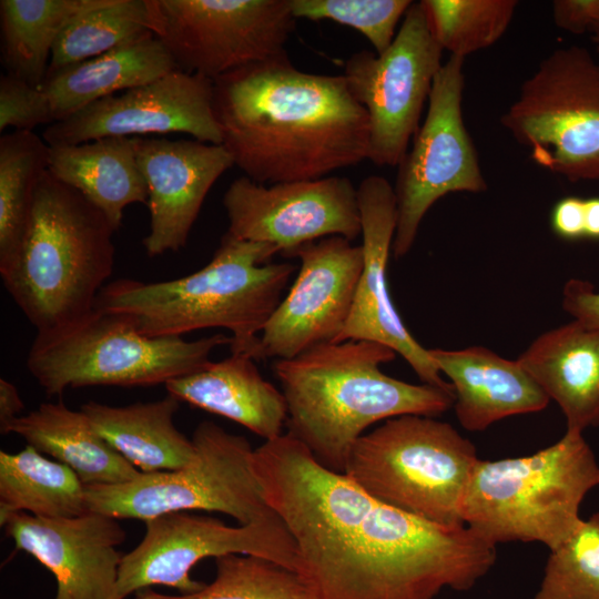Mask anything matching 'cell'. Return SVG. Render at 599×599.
<instances>
[{
  "instance_id": "1",
  "label": "cell",
  "mask_w": 599,
  "mask_h": 599,
  "mask_svg": "<svg viewBox=\"0 0 599 599\" xmlns=\"http://www.w3.org/2000/svg\"><path fill=\"white\" fill-rule=\"evenodd\" d=\"M253 470L314 599H435L445 588L471 589L496 562V546L469 527L378 501L288 433L254 449Z\"/></svg>"
},
{
  "instance_id": "2",
  "label": "cell",
  "mask_w": 599,
  "mask_h": 599,
  "mask_svg": "<svg viewBox=\"0 0 599 599\" xmlns=\"http://www.w3.org/2000/svg\"><path fill=\"white\" fill-rule=\"evenodd\" d=\"M213 110L234 165L260 184L317 180L368 160V116L344 75L301 71L287 53L213 80Z\"/></svg>"
},
{
  "instance_id": "3",
  "label": "cell",
  "mask_w": 599,
  "mask_h": 599,
  "mask_svg": "<svg viewBox=\"0 0 599 599\" xmlns=\"http://www.w3.org/2000/svg\"><path fill=\"white\" fill-rule=\"evenodd\" d=\"M395 356L379 343L345 341L276 359L287 433L322 466L344 474L352 448L369 426L402 415L433 417L454 406V390L384 374L380 365Z\"/></svg>"
},
{
  "instance_id": "4",
  "label": "cell",
  "mask_w": 599,
  "mask_h": 599,
  "mask_svg": "<svg viewBox=\"0 0 599 599\" xmlns=\"http://www.w3.org/2000/svg\"><path fill=\"white\" fill-rule=\"evenodd\" d=\"M274 245L221 237L211 261L186 276L144 283L121 278L100 292L97 308L129 321L150 337H182L204 328H225L231 354L262 359L261 337L295 272L271 263Z\"/></svg>"
},
{
  "instance_id": "5",
  "label": "cell",
  "mask_w": 599,
  "mask_h": 599,
  "mask_svg": "<svg viewBox=\"0 0 599 599\" xmlns=\"http://www.w3.org/2000/svg\"><path fill=\"white\" fill-rule=\"evenodd\" d=\"M115 230L80 192L48 170L34 194L24 238L0 265L2 283L37 333L93 311L113 273Z\"/></svg>"
},
{
  "instance_id": "6",
  "label": "cell",
  "mask_w": 599,
  "mask_h": 599,
  "mask_svg": "<svg viewBox=\"0 0 599 599\" xmlns=\"http://www.w3.org/2000/svg\"><path fill=\"white\" fill-rule=\"evenodd\" d=\"M599 485V464L582 433L524 457L476 463L461 501L465 526L488 542H541L550 550L580 527V505Z\"/></svg>"
},
{
  "instance_id": "7",
  "label": "cell",
  "mask_w": 599,
  "mask_h": 599,
  "mask_svg": "<svg viewBox=\"0 0 599 599\" xmlns=\"http://www.w3.org/2000/svg\"><path fill=\"white\" fill-rule=\"evenodd\" d=\"M473 443L448 423L402 415L365 433L344 474L378 501L430 522L465 526L460 508L478 461Z\"/></svg>"
},
{
  "instance_id": "8",
  "label": "cell",
  "mask_w": 599,
  "mask_h": 599,
  "mask_svg": "<svg viewBox=\"0 0 599 599\" xmlns=\"http://www.w3.org/2000/svg\"><path fill=\"white\" fill-rule=\"evenodd\" d=\"M230 344L231 336L223 334L194 341L145 336L122 316L94 307L64 327L37 333L27 368L50 396L88 386L165 385Z\"/></svg>"
},
{
  "instance_id": "9",
  "label": "cell",
  "mask_w": 599,
  "mask_h": 599,
  "mask_svg": "<svg viewBox=\"0 0 599 599\" xmlns=\"http://www.w3.org/2000/svg\"><path fill=\"white\" fill-rule=\"evenodd\" d=\"M192 440L195 455L184 467L141 473L122 484L85 486L88 511L144 521L173 511H220L240 525L277 516L255 477L254 449L245 437L205 420Z\"/></svg>"
},
{
  "instance_id": "10",
  "label": "cell",
  "mask_w": 599,
  "mask_h": 599,
  "mask_svg": "<svg viewBox=\"0 0 599 599\" xmlns=\"http://www.w3.org/2000/svg\"><path fill=\"white\" fill-rule=\"evenodd\" d=\"M500 122L539 166L571 183L599 181V60L583 47L555 49Z\"/></svg>"
},
{
  "instance_id": "11",
  "label": "cell",
  "mask_w": 599,
  "mask_h": 599,
  "mask_svg": "<svg viewBox=\"0 0 599 599\" xmlns=\"http://www.w3.org/2000/svg\"><path fill=\"white\" fill-rule=\"evenodd\" d=\"M154 35L176 70L211 80L286 53L291 0H149Z\"/></svg>"
},
{
  "instance_id": "12",
  "label": "cell",
  "mask_w": 599,
  "mask_h": 599,
  "mask_svg": "<svg viewBox=\"0 0 599 599\" xmlns=\"http://www.w3.org/2000/svg\"><path fill=\"white\" fill-rule=\"evenodd\" d=\"M443 50L435 41L420 2L407 10L390 45L380 54L353 53L344 78L369 124L368 160L376 166H398L419 129Z\"/></svg>"
},
{
  "instance_id": "13",
  "label": "cell",
  "mask_w": 599,
  "mask_h": 599,
  "mask_svg": "<svg viewBox=\"0 0 599 599\" xmlns=\"http://www.w3.org/2000/svg\"><path fill=\"white\" fill-rule=\"evenodd\" d=\"M464 61L450 55L443 63L433 82L425 120L397 166V223L392 247L396 258L408 254L423 219L440 197L487 190L463 118Z\"/></svg>"
},
{
  "instance_id": "14",
  "label": "cell",
  "mask_w": 599,
  "mask_h": 599,
  "mask_svg": "<svg viewBox=\"0 0 599 599\" xmlns=\"http://www.w3.org/2000/svg\"><path fill=\"white\" fill-rule=\"evenodd\" d=\"M144 522L143 539L120 564L121 599L155 585L184 595L196 592L205 585L190 577L196 562L230 554L261 557L295 570L296 545L278 516L233 527L217 518L173 511Z\"/></svg>"
},
{
  "instance_id": "15",
  "label": "cell",
  "mask_w": 599,
  "mask_h": 599,
  "mask_svg": "<svg viewBox=\"0 0 599 599\" xmlns=\"http://www.w3.org/2000/svg\"><path fill=\"white\" fill-rule=\"evenodd\" d=\"M227 233L267 243L290 257L300 246L328 236L361 235L357 189L343 176L264 185L241 176L223 195Z\"/></svg>"
},
{
  "instance_id": "16",
  "label": "cell",
  "mask_w": 599,
  "mask_h": 599,
  "mask_svg": "<svg viewBox=\"0 0 599 599\" xmlns=\"http://www.w3.org/2000/svg\"><path fill=\"white\" fill-rule=\"evenodd\" d=\"M185 133L222 144L213 110V80L174 70L149 83L91 103L50 124L49 146L77 145L108 136H158Z\"/></svg>"
},
{
  "instance_id": "17",
  "label": "cell",
  "mask_w": 599,
  "mask_h": 599,
  "mask_svg": "<svg viewBox=\"0 0 599 599\" xmlns=\"http://www.w3.org/2000/svg\"><path fill=\"white\" fill-rule=\"evenodd\" d=\"M290 257L301 267L261 333L262 359H290L334 343L349 316L363 270L362 245L343 236L306 243Z\"/></svg>"
},
{
  "instance_id": "18",
  "label": "cell",
  "mask_w": 599,
  "mask_h": 599,
  "mask_svg": "<svg viewBox=\"0 0 599 599\" xmlns=\"http://www.w3.org/2000/svg\"><path fill=\"white\" fill-rule=\"evenodd\" d=\"M362 225L363 270L345 326L334 343L370 341L399 354L424 384L454 390L402 321L389 293L387 265L397 223L394 186L380 175L357 187Z\"/></svg>"
},
{
  "instance_id": "19",
  "label": "cell",
  "mask_w": 599,
  "mask_h": 599,
  "mask_svg": "<svg viewBox=\"0 0 599 599\" xmlns=\"http://www.w3.org/2000/svg\"><path fill=\"white\" fill-rule=\"evenodd\" d=\"M120 519L88 511L73 518L16 512L0 520L17 550L34 557L54 577V599H121L116 549L125 530Z\"/></svg>"
},
{
  "instance_id": "20",
  "label": "cell",
  "mask_w": 599,
  "mask_h": 599,
  "mask_svg": "<svg viewBox=\"0 0 599 599\" xmlns=\"http://www.w3.org/2000/svg\"><path fill=\"white\" fill-rule=\"evenodd\" d=\"M138 166L146 190L150 232L143 238L150 257L184 247L203 202L233 159L222 144L133 136Z\"/></svg>"
},
{
  "instance_id": "21",
  "label": "cell",
  "mask_w": 599,
  "mask_h": 599,
  "mask_svg": "<svg viewBox=\"0 0 599 599\" xmlns=\"http://www.w3.org/2000/svg\"><path fill=\"white\" fill-rule=\"evenodd\" d=\"M428 352L453 385L455 413L467 430L480 432L500 419L539 412L549 404L550 398L517 359L483 346Z\"/></svg>"
},
{
  "instance_id": "22",
  "label": "cell",
  "mask_w": 599,
  "mask_h": 599,
  "mask_svg": "<svg viewBox=\"0 0 599 599\" xmlns=\"http://www.w3.org/2000/svg\"><path fill=\"white\" fill-rule=\"evenodd\" d=\"M561 408L567 430L599 426V332L578 321L539 335L517 358Z\"/></svg>"
},
{
  "instance_id": "23",
  "label": "cell",
  "mask_w": 599,
  "mask_h": 599,
  "mask_svg": "<svg viewBox=\"0 0 599 599\" xmlns=\"http://www.w3.org/2000/svg\"><path fill=\"white\" fill-rule=\"evenodd\" d=\"M180 402L229 418L264 441L283 435L287 405L282 390L265 380L255 361L231 354L219 362H207L193 373L164 385Z\"/></svg>"
},
{
  "instance_id": "24",
  "label": "cell",
  "mask_w": 599,
  "mask_h": 599,
  "mask_svg": "<svg viewBox=\"0 0 599 599\" xmlns=\"http://www.w3.org/2000/svg\"><path fill=\"white\" fill-rule=\"evenodd\" d=\"M9 433L69 466L85 486L122 484L141 474L97 433L82 410L62 402L40 404L12 420L1 434Z\"/></svg>"
},
{
  "instance_id": "25",
  "label": "cell",
  "mask_w": 599,
  "mask_h": 599,
  "mask_svg": "<svg viewBox=\"0 0 599 599\" xmlns=\"http://www.w3.org/2000/svg\"><path fill=\"white\" fill-rule=\"evenodd\" d=\"M176 70L154 35L48 74L39 87L59 122L109 95L140 87ZM54 122V123H55Z\"/></svg>"
},
{
  "instance_id": "26",
  "label": "cell",
  "mask_w": 599,
  "mask_h": 599,
  "mask_svg": "<svg viewBox=\"0 0 599 599\" xmlns=\"http://www.w3.org/2000/svg\"><path fill=\"white\" fill-rule=\"evenodd\" d=\"M47 170L102 211L115 231L122 225L128 205L148 201L132 138L108 136L77 145L49 146Z\"/></svg>"
},
{
  "instance_id": "27",
  "label": "cell",
  "mask_w": 599,
  "mask_h": 599,
  "mask_svg": "<svg viewBox=\"0 0 599 599\" xmlns=\"http://www.w3.org/2000/svg\"><path fill=\"white\" fill-rule=\"evenodd\" d=\"M180 400L164 398L111 406L88 402L80 408L97 433L141 473L175 470L187 465L195 446L174 425Z\"/></svg>"
},
{
  "instance_id": "28",
  "label": "cell",
  "mask_w": 599,
  "mask_h": 599,
  "mask_svg": "<svg viewBox=\"0 0 599 599\" xmlns=\"http://www.w3.org/2000/svg\"><path fill=\"white\" fill-rule=\"evenodd\" d=\"M108 0H1V62L6 74L39 88L61 32Z\"/></svg>"
},
{
  "instance_id": "29",
  "label": "cell",
  "mask_w": 599,
  "mask_h": 599,
  "mask_svg": "<svg viewBox=\"0 0 599 599\" xmlns=\"http://www.w3.org/2000/svg\"><path fill=\"white\" fill-rule=\"evenodd\" d=\"M16 512L73 518L88 512L85 485L67 465L27 445L0 451V520Z\"/></svg>"
},
{
  "instance_id": "30",
  "label": "cell",
  "mask_w": 599,
  "mask_h": 599,
  "mask_svg": "<svg viewBox=\"0 0 599 599\" xmlns=\"http://www.w3.org/2000/svg\"><path fill=\"white\" fill-rule=\"evenodd\" d=\"M48 154L49 145L33 131L13 130L0 138V265L24 238Z\"/></svg>"
},
{
  "instance_id": "31",
  "label": "cell",
  "mask_w": 599,
  "mask_h": 599,
  "mask_svg": "<svg viewBox=\"0 0 599 599\" xmlns=\"http://www.w3.org/2000/svg\"><path fill=\"white\" fill-rule=\"evenodd\" d=\"M152 23L149 0H108L61 32L47 75L150 37L154 34Z\"/></svg>"
},
{
  "instance_id": "32",
  "label": "cell",
  "mask_w": 599,
  "mask_h": 599,
  "mask_svg": "<svg viewBox=\"0 0 599 599\" xmlns=\"http://www.w3.org/2000/svg\"><path fill=\"white\" fill-rule=\"evenodd\" d=\"M429 30L450 55L468 54L495 44L507 31L516 0H422Z\"/></svg>"
},
{
  "instance_id": "33",
  "label": "cell",
  "mask_w": 599,
  "mask_h": 599,
  "mask_svg": "<svg viewBox=\"0 0 599 599\" xmlns=\"http://www.w3.org/2000/svg\"><path fill=\"white\" fill-rule=\"evenodd\" d=\"M215 566L214 580L196 592L141 599H314L295 572L267 559L230 554L215 558Z\"/></svg>"
},
{
  "instance_id": "34",
  "label": "cell",
  "mask_w": 599,
  "mask_h": 599,
  "mask_svg": "<svg viewBox=\"0 0 599 599\" xmlns=\"http://www.w3.org/2000/svg\"><path fill=\"white\" fill-rule=\"evenodd\" d=\"M531 599H599V512L550 550L539 589Z\"/></svg>"
},
{
  "instance_id": "35",
  "label": "cell",
  "mask_w": 599,
  "mask_h": 599,
  "mask_svg": "<svg viewBox=\"0 0 599 599\" xmlns=\"http://www.w3.org/2000/svg\"><path fill=\"white\" fill-rule=\"evenodd\" d=\"M410 0H291L295 19L332 20L361 32L383 53L393 42L396 28L412 6Z\"/></svg>"
},
{
  "instance_id": "36",
  "label": "cell",
  "mask_w": 599,
  "mask_h": 599,
  "mask_svg": "<svg viewBox=\"0 0 599 599\" xmlns=\"http://www.w3.org/2000/svg\"><path fill=\"white\" fill-rule=\"evenodd\" d=\"M55 122L48 97L35 88L14 77L0 78V131H32L40 124Z\"/></svg>"
},
{
  "instance_id": "37",
  "label": "cell",
  "mask_w": 599,
  "mask_h": 599,
  "mask_svg": "<svg viewBox=\"0 0 599 599\" xmlns=\"http://www.w3.org/2000/svg\"><path fill=\"white\" fill-rule=\"evenodd\" d=\"M562 308L575 321L599 332V292L588 281L571 278L566 282Z\"/></svg>"
},
{
  "instance_id": "38",
  "label": "cell",
  "mask_w": 599,
  "mask_h": 599,
  "mask_svg": "<svg viewBox=\"0 0 599 599\" xmlns=\"http://www.w3.org/2000/svg\"><path fill=\"white\" fill-rule=\"evenodd\" d=\"M599 9V0H556L552 2L555 24L573 34L589 33Z\"/></svg>"
},
{
  "instance_id": "39",
  "label": "cell",
  "mask_w": 599,
  "mask_h": 599,
  "mask_svg": "<svg viewBox=\"0 0 599 599\" xmlns=\"http://www.w3.org/2000/svg\"><path fill=\"white\" fill-rule=\"evenodd\" d=\"M550 224L555 234L564 240L585 238V199H560L552 207Z\"/></svg>"
},
{
  "instance_id": "40",
  "label": "cell",
  "mask_w": 599,
  "mask_h": 599,
  "mask_svg": "<svg viewBox=\"0 0 599 599\" xmlns=\"http://www.w3.org/2000/svg\"><path fill=\"white\" fill-rule=\"evenodd\" d=\"M24 404L19 395L17 387L9 380L0 379V432L21 416Z\"/></svg>"
},
{
  "instance_id": "41",
  "label": "cell",
  "mask_w": 599,
  "mask_h": 599,
  "mask_svg": "<svg viewBox=\"0 0 599 599\" xmlns=\"http://www.w3.org/2000/svg\"><path fill=\"white\" fill-rule=\"evenodd\" d=\"M585 238L599 240V197L585 199Z\"/></svg>"
},
{
  "instance_id": "42",
  "label": "cell",
  "mask_w": 599,
  "mask_h": 599,
  "mask_svg": "<svg viewBox=\"0 0 599 599\" xmlns=\"http://www.w3.org/2000/svg\"><path fill=\"white\" fill-rule=\"evenodd\" d=\"M589 34L592 43L595 44L596 53L599 58V9L590 28Z\"/></svg>"
}]
</instances>
